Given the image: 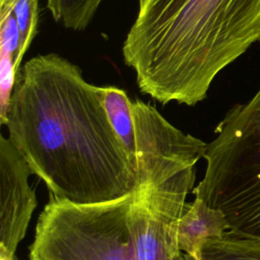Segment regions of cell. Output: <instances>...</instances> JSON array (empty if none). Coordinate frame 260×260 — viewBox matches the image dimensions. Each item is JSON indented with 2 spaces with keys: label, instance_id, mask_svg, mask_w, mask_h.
<instances>
[{
  "label": "cell",
  "instance_id": "obj_1",
  "mask_svg": "<svg viewBox=\"0 0 260 260\" xmlns=\"http://www.w3.org/2000/svg\"><path fill=\"white\" fill-rule=\"evenodd\" d=\"M8 138L50 194L96 204L133 193L137 168L81 69L57 53L28 59L17 74Z\"/></svg>",
  "mask_w": 260,
  "mask_h": 260
},
{
  "label": "cell",
  "instance_id": "obj_2",
  "mask_svg": "<svg viewBox=\"0 0 260 260\" xmlns=\"http://www.w3.org/2000/svg\"><path fill=\"white\" fill-rule=\"evenodd\" d=\"M122 46L140 91L195 106L215 76L260 42V0H138Z\"/></svg>",
  "mask_w": 260,
  "mask_h": 260
},
{
  "label": "cell",
  "instance_id": "obj_3",
  "mask_svg": "<svg viewBox=\"0 0 260 260\" xmlns=\"http://www.w3.org/2000/svg\"><path fill=\"white\" fill-rule=\"evenodd\" d=\"M206 146L203 179L195 197L221 210L229 232L260 241V88L234 106Z\"/></svg>",
  "mask_w": 260,
  "mask_h": 260
},
{
  "label": "cell",
  "instance_id": "obj_4",
  "mask_svg": "<svg viewBox=\"0 0 260 260\" xmlns=\"http://www.w3.org/2000/svg\"><path fill=\"white\" fill-rule=\"evenodd\" d=\"M133 193L96 204L50 194L40 213L29 260H136L129 225Z\"/></svg>",
  "mask_w": 260,
  "mask_h": 260
},
{
  "label": "cell",
  "instance_id": "obj_5",
  "mask_svg": "<svg viewBox=\"0 0 260 260\" xmlns=\"http://www.w3.org/2000/svg\"><path fill=\"white\" fill-rule=\"evenodd\" d=\"M194 168L158 184L139 185L133 192L129 225L136 260H185L178 245V223L194 188Z\"/></svg>",
  "mask_w": 260,
  "mask_h": 260
},
{
  "label": "cell",
  "instance_id": "obj_6",
  "mask_svg": "<svg viewBox=\"0 0 260 260\" xmlns=\"http://www.w3.org/2000/svg\"><path fill=\"white\" fill-rule=\"evenodd\" d=\"M131 110L137 186L165 182L204 156L207 143L173 126L152 105L135 99Z\"/></svg>",
  "mask_w": 260,
  "mask_h": 260
},
{
  "label": "cell",
  "instance_id": "obj_7",
  "mask_svg": "<svg viewBox=\"0 0 260 260\" xmlns=\"http://www.w3.org/2000/svg\"><path fill=\"white\" fill-rule=\"evenodd\" d=\"M34 174L8 137H0V248L15 256L38 205L28 184Z\"/></svg>",
  "mask_w": 260,
  "mask_h": 260
},
{
  "label": "cell",
  "instance_id": "obj_8",
  "mask_svg": "<svg viewBox=\"0 0 260 260\" xmlns=\"http://www.w3.org/2000/svg\"><path fill=\"white\" fill-rule=\"evenodd\" d=\"M228 231L223 212L195 197L192 203H186L179 219L178 245L184 254L200 260L203 245L210 239L222 237Z\"/></svg>",
  "mask_w": 260,
  "mask_h": 260
},
{
  "label": "cell",
  "instance_id": "obj_9",
  "mask_svg": "<svg viewBox=\"0 0 260 260\" xmlns=\"http://www.w3.org/2000/svg\"><path fill=\"white\" fill-rule=\"evenodd\" d=\"M98 90L114 130L136 165L132 101L124 89L114 85L98 86Z\"/></svg>",
  "mask_w": 260,
  "mask_h": 260
},
{
  "label": "cell",
  "instance_id": "obj_10",
  "mask_svg": "<svg viewBox=\"0 0 260 260\" xmlns=\"http://www.w3.org/2000/svg\"><path fill=\"white\" fill-rule=\"evenodd\" d=\"M205 260H260V241L226 232L202 247Z\"/></svg>",
  "mask_w": 260,
  "mask_h": 260
},
{
  "label": "cell",
  "instance_id": "obj_11",
  "mask_svg": "<svg viewBox=\"0 0 260 260\" xmlns=\"http://www.w3.org/2000/svg\"><path fill=\"white\" fill-rule=\"evenodd\" d=\"M103 0H46L54 20L75 31L84 30L91 22Z\"/></svg>",
  "mask_w": 260,
  "mask_h": 260
},
{
  "label": "cell",
  "instance_id": "obj_12",
  "mask_svg": "<svg viewBox=\"0 0 260 260\" xmlns=\"http://www.w3.org/2000/svg\"><path fill=\"white\" fill-rule=\"evenodd\" d=\"M11 4L21 36L20 50L17 58V69L20 70L22 59L37 36L39 0H11Z\"/></svg>",
  "mask_w": 260,
  "mask_h": 260
},
{
  "label": "cell",
  "instance_id": "obj_13",
  "mask_svg": "<svg viewBox=\"0 0 260 260\" xmlns=\"http://www.w3.org/2000/svg\"><path fill=\"white\" fill-rule=\"evenodd\" d=\"M20 30L12 9L11 0H0V53L14 59L17 73V58L20 50Z\"/></svg>",
  "mask_w": 260,
  "mask_h": 260
},
{
  "label": "cell",
  "instance_id": "obj_14",
  "mask_svg": "<svg viewBox=\"0 0 260 260\" xmlns=\"http://www.w3.org/2000/svg\"><path fill=\"white\" fill-rule=\"evenodd\" d=\"M0 260H16V257L8 253L6 250L0 248Z\"/></svg>",
  "mask_w": 260,
  "mask_h": 260
},
{
  "label": "cell",
  "instance_id": "obj_15",
  "mask_svg": "<svg viewBox=\"0 0 260 260\" xmlns=\"http://www.w3.org/2000/svg\"><path fill=\"white\" fill-rule=\"evenodd\" d=\"M184 256H185V260H195L193 257H191V256H189V255L184 254Z\"/></svg>",
  "mask_w": 260,
  "mask_h": 260
},
{
  "label": "cell",
  "instance_id": "obj_16",
  "mask_svg": "<svg viewBox=\"0 0 260 260\" xmlns=\"http://www.w3.org/2000/svg\"><path fill=\"white\" fill-rule=\"evenodd\" d=\"M200 260H205V259H204V258H202V259H200Z\"/></svg>",
  "mask_w": 260,
  "mask_h": 260
}]
</instances>
